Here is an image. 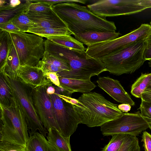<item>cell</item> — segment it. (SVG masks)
<instances>
[{
  "instance_id": "1",
  "label": "cell",
  "mask_w": 151,
  "mask_h": 151,
  "mask_svg": "<svg viewBox=\"0 0 151 151\" xmlns=\"http://www.w3.org/2000/svg\"><path fill=\"white\" fill-rule=\"evenodd\" d=\"M45 51L66 61L70 69V71L57 73L58 76L83 80H91V78L98 76L107 71L99 59L92 58L86 51L73 50L56 44L47 39L44 41Z\"/></svg>"
},
{
  "instance_id": "2",
  "label": "cell",
  "mask_w": 151,
  "mask_h": 151,
  "mask_svg": "<svg viewBox=\"0 0 151 151\" xmlns=\"http://www.w3.org/2000/svg\"><path fill=\"white\" fill-rule=\"evenodd\" d=\"M51 8L73 35L90 31L114 32L116 30L114 22L97 16L86 6L75 3H63Z\"/></svg>"
},
{
  "instance_id": "3",
  "label": "cell",
  "mask_w": 151,
  "mask_h": 151,
  "mask_svg": "<svg viewBox=\"0 0 151 151\" xmlns=\"http://www.w3.org/2000/svg\"><path fill=\"white\" fill-rule=\"evenodd\" d=\"M74 106L81 124L89 127H101L105 123L119 117L123 112L117 105L106 99L95 92L83 93Z\"/></svg>"
},
{
  "instance_id": "4",
  "label": "cell",
  "mask_w": 151,
  "mask_h": 151,
  "mask_svg": "<svg viewBox=\"0 0 151 151\" xmlns=\"http://www.w3.org/2000/svg\"><path fill=\"white\" fill-rule=\"evenodd\" d=\"M0 141L26 147L29 138L27 125L20 104L14 95L10 106L0 104Z\"/></svg>"
},
{
  "instance_id": "5",
  "label": "cell",
  "mask_w": 151,
  "mask_h": 151,
  "mask_svg": "<svg viewBox=\"0 0 151 151\" xmlns=\"http://www.w3.org/2000/svg\"><path fill=\"white\" fill-rule=\"evenodd\" d=\"M146 47L145 40L139 41L99 59L111 74L116 76L131 74L145 61L143 54Z\"/></svg>"
},
{
  "instance_id": "6",
  "label": "cell",
  "mask_w": 151,
  "mask_h": 151,
  "mask_svg": "<svg viewBox=\"0 0 151 151\" xmlns=\"http://www.w3.org/2000/svg\"><path fill=\"white\" fill-rule=\"evenodd\" d=\"M4 76L15 96L18 100L26 119L29 134L38 130L47 137V131L42 124L34 105L32 95V88L24 83L17 77L14 78L4 72Z\"/></svg>"
},
{
  "instance_id": "7",
  "label": "cell",
  "mask_w": 151,
  "mask_h": 151,
  "mask_svg": "<svg viewBox=\"0 0 151 151\" xmlns=\"http://www.w3.org/2000/svg\"><path fill=\"white\" fill-rule=\"evenodd\" d=\"M16 49L21 65L35 66L43 58L44 41L39 36L20 31L8 32Z\"/></svg>"
},
{
  "instance_id": "8",
  "label": "cell",
  "mask_w": 151,
  "mask_h": 151,
  "mask_svg": "<svg viewBox=\"0 0 151 151\" xmlns=\"http://www.w3.org/2000/svg\"><path fill=\"white\" fill-rule=\"evenodd\" d=\"M151 30L150 24H142L138 28L124 35L88 46L86 52L91 57L99 59L121 50L135 42L145 40Z\"/></svg>"
},
{
  "instance_id": "9",
  "label": "cell",
  "mask_w": 151,
  "mask_h": 151,
  "mask_svg": "<svg viewBox=\"0 0 151 151\" xmlns=\"http://www.w3.org/2000/svg\"><path fill=\"white\" fill-rule=\"evenodd\" d=\"M55 93L49 95L52 103L57 130L64 137L70 138L81 124L79 116L74 106L58 96L57 86Z\"/></svg>"
},
{
  "instance_id": "10",
  "label": "cell",
  "mask_w": 151,
  "mask_h": 151,
  "mask_svg": "<svg viewBox=\"0 0 151 151\" xmlns=\"http://www.w3.org/2000/svg\"><path fill=\"white\" fill-rule=\"evenodd\" d=\"M100 127L104 136L124 134L137 136L149 128L139 111L134 113L123 112L118 118L105 123Z\"/></svg>"
},
{
  "instance_id": "11",
  "label": "cell",
  "mask_w": 151,
  "mask_h": 151,
  "mask_svg": "<svg viewBox=\"0 0 151 151\" xmlns=\"http://www.w3.org/2000/svg\"><path fill=\"white\" fill-rule=\"evenodd\" d=\"M87 7L94 14L101 17L130 15L146 9L139 0H100Z\"/></svg>"
},
{
  "instance_id": "12",
  "label": "cell",
  "mask_w": 151,
  "mask_h": 151,
  "mask_svg": "<svg viewBox=\"0 0 151 151\" xmlns=\"http://www.w3.org/2000/svg\"><path fill=\"white\" fill-rule=\"evenodd\" d=\"M50 85L32 87V98L37 113L44 127L47 130L51 128L57 130L52 103L46 92Z\"/></svg>"
},
{
  "instance_id": "13",
  "label": "cell",
  "mask_w": 151,
  "mask_h": 151,
  "mask_svg": "<svg viewBox=\"0 0 151 151\" xmlns=\"http://www.w3.org/2000/svg\"><path fill=\"white\" fill-rule=\"evenodd\" d=\"M96 83L99 87L116 101L132 106L135 105L134 101L118 80L108 76L102 77L98 78Z\"/></svg>"
},
{
  "instance_id": "14",
  "label": "cell",
  "mask_w": 151,
  "mask_h": 151,
  "mask_svg": "<svg viewBox=\"0 0 151 151\" xmlns=\"http://www.w3.org/2000/svg\"><path fill=\"white\" fill-rule=\"evenodd\" d=\"M17 76L24 83L33 88L53 84L36 66L20 65Z\"/></svg>"
},
{
  "instance_id": "15",
  "label": "cell",
  "mask_w": 151,
  "mask_h": 151,
  "mask_svg": "<svg viewBox=\"0 0 151 151\" xmlns=\"http://www.w3.org/2000/svg\"><path fill=\"white\" fill-rule=\"evenodd\" d=\"M27 15L39 27L44 28H68L66 24L52 9L50 11L41 12L28 11Z\"/></svg>"
},
{
  "instance_id": "16",
  "label": "cell",
  "mask_w": 151,
  "mask_h": 151,
  "mask_svg": "<svg viewBox=\"0 0 151 151\" xmlns=\"http://www.w3.org/2000/svg\"><path fill=\"white\" fill-rule=\"evenodd\" d=\"M121 35L119 32L90 31L75 34L74 36L76 39L88 46L115 39Z\"/></svg>"
},
{
  "instance_id": "17",
  "label": "cell",
  "mask_w": 151,
  "mask_h": 151,
  "mask_svg": "<svg viewBox=\"0 0 151 151\" xmlns=\"http://www.w3.org/2000/svg\"><path fill=\"white\" fill-rule=\"evenodd\" d=\"M60 87L72 94L75 92L83 93L90 92L96 87L91 80H83L58 76Z\"/></svg>"
},
{
  "instance_id": "18",
  "label": "cell",
  "mask_w": 151,
  "mask_h": 151,
  "mask_svg": "<svg viewBox=\"0 0 151 151\" xmlns=\"http://www.w3.org/2000/svg\"><path fill=\"white\" fill-rule=\"evenodd\" d=\"M26 149L27 151H59L48 142L44 135L38 132L29 134Z\"/></svg>"
},
{
  "instance_id": "19",
  "label": "cell",
  "mask_w": 151,
  "mask_h": 151,
  "mask_svg": "<svg viewBox=\"0 0 151 151\" xmlns=\"http://www.w3.org/2000/svg\"><path fill=\"white\" fill-rule=\"evenodd\" d=\"M31 1L26 0L19 5L14 7L10 6L8 2L0 6V24L10 20L17 15L26 10Z\"/></svg>"
},
{
  "instance_id": "20",
  "label": "cell",
  "mask_w": 151,
  "mask_h": 151,
  "mask_svg": "<svg viewBox=\"0 0 151 151\" xmlns=\"http://www.w3.org/2000/svg\"><path fill=\"white\" fill-rule=\"evenodd\" d=\"M47 136L48 142L59 151H72L70 144V138L63 137L54 128L48 130Z\"/></svg>"
},
{
  "instance_id": "21",
  "label": "cell",
  "mask_w": 151,
  "mask_h": 151,
  "mask_svg": "<svg viewBox=\"0 0 151 151\" xmlns=\"http://www.w3.org/2000/svg\"><path fill=\"white\" fill-rule=\"evenodd\" d=\"M45 38L56 44L73 50L81 51H86V50L83 43L71 35H53L48 36Z\"/></svg>"
},
{
  "instance_id": "22",
  "label": "cell",
  "mask_w": 151,
  "mask_h": 151,
  "mask_svg": "<svg viewBox=\"0 0 151 151\" xmlns=\"http://www.w3.org/2000/svg\"><path fill=\"white\" fill-rule=\"evenodd\" d=\"M19 58L15 47L13 45L10 50L7 56L5 64L0 73L4 72L11 76L16 78L20 66Z\"/></svg>"
},
{
  "instance_id": "23",
  "label": "cell",
  "mask_w": 151,
  "mask_h": 151,
  "mask_svg": "<svg viewBox=\"0 0 151 151\" xmlns=\"http://www.w3.org/2000/svg\"><path fill=\"white\" fill-rule=\"evenodd\" d=\"M13 42L9 33L0 30V71L3 68Z\"/></svg>"
},
{
  "instance_id": "24",
  "label": "cell",
  "mask_w": 151,
  "mask_h": 151,
  "mask_svg": "<svg viewBox=\"0 0 151 151\" xmlns=\"http://www.w3.org/2000/svg\"><path fill=\"white\" fill-rule=\"evenodd\" d=\"M27 32L37 35L42 38L56 35H73V33L68 28H44L39 26L30 29Z\"/></svg>"
},
{
  "instance_id": "25",
  "label": "cell",
  "mask_w": 151,
  "mask_h": 151,
  "mask_svg": "<svg viewBox=\"0 0 151 151\" xmlns=\"http://www.w3.org/2000/svg\"><path fill=\"white\" fill-rule=\"evenodd\" d=\"M28 11V10L24 11L10 20L22 32H27L30 29L38 26L29 18Z\"/></svg>"
},
{
  "instance_id": "26",
  "label": "cell",
  "mask_w": 151,
  "mask_h": 151,
  "mask_svg": "<svg viewBox=\"0 0 151 151\" xmlns=\"http://www.w3.org/2000/svg\"><path fill=\"white\" fill-rule=\"evenodd\" d=\"M151 80V73H142L132 86L131 94L136 98H141L142 94L146 89Z\"/></svg>"
},
{
  "instance_id": "27",
  "label": "cell",
  "mask_w": 151,
  "mask_h": 151,
  "mask_svg": "<svg viewBox=\"0 0 151 151\" xmlns=\"http://www.w3.org/2000/svg\"><path fill=\"white\" fill-rule=\"evenodd\" d=\"M14 96L13 92L2 74L0 76V104L10 106Z\"/></svg>"
},
{
  "instance_id": "28",
  "label": "cell",
  "mask_w": 151,
  "mask_h": 151,
  "mask_svg": "<svg viewBox=\"0 0 151 151\" xmlns=\"http://www.w3.org/2000/svg\"><path fill=\"white\" fill-rule=\"evenodd\" d=\"M127 135L120 134L112 135L111 140L101 151H118Z\"/></svg>"
},
{
  "instance_id": "29",
  "label": "cell",
  "mask_w": 151,
  "mask_h": 151,
  "mask_svg": "<svg viewBox=\"0 0 151 151\" xmlns=\"http://www.w3.org/2000/svg\"><path fill=\"white\" fill-rule=\"evenodd\" d=\"M41 60L52 64L64 71H70V67L66 61L58 57L49 54L45 51Z\"/></svg>"
},
{
  "instance_id": "30",
  "label": "cell",
  "mask_w": 151,
  "mask_h": 151,
  "mask_svg": "<svg viewBox=\"0 0 151 151\" xmlns=\"http://www.w3.org/2000/svg\"><path fill=\"white\" fill-rule=\"evenodd\" d=\"M118 151H140L137 136L128 134Z\"/></svg>"
},
{
  "instance_id": "31",
  "label": "cell",
  "mask_w": 151,
  "mask_h": 151,
  "mask_svg": "<svg viewBox=\"0 0 151 151\" xmlns=\"http://www.w3.org/2000/svg\"><path fill=\"white\" fill-rule=\"evenodd\" d=\"M143 118L147 123L151 129V102L141 99L139 108Z\"/></svg>"
},
{
  "instance_id": "32",
  "label": "cell",
  "mask_w": 151,
  "mask_h": 151,
  "mask_svg": "<svg viewBox=\"0 0 151 151\" xmlns=\"http://www.w3.org/2000/svg\"><path fill=\"white\" fill-rule=\"evenodd\" d=\"M36 66L40 69L45 75L49 73L56 72L64 71L62 69L52 64L40 60Z\"/></svg>"
},
{
  "instance_id": "33",
  "label": "cell",
  "mask_w": 151,
  "mask_h": 151,
  "mask_svg": "<svg viewBox=\"0 0 151 151\" xmlns=\"http://www.w3.org/2000/svg\"><path fill=\"white\" fill-rule=\"evenodd\" d=\"M51 9V6L47 4L41 2H31L28 6V10L29 12H41L48 11Z\"/></svg>"
},
{
  "instance_id": "34",
  "label": "cell",
  "mask_w": 151,
  "mask_h": 151,
  "mask_svg": "<svg viewBox=\"0 0 151 151\" xmlns=\"http://www.w3.org/2000/svg\"><path fill=\"white\" fill-rule=\"evenodd\" d=\"M0 151H27L26 147L4 141H0Z\"/></svg>"
},
{
  "instance_id": "35",
  "label": "cell",
  "mask_w": 151,
  "mask_h": 151,
  "mask_svg": "<svg viewBox=\"0 0 151 151\" xmlns=\"http://www.w3.org/2000/svg\"><path fill=\"white\" fill-rule=\"evenodd\" d=\"M30 1L32 2H38L45 3L51 6L63 3H78L85 4L86 2V1L85 0H32Z\"/></svg>"
},
{
  "instance_id": "36",
  "label": "cell",
  "mask_w": 151,
  "mask_h": 151,
  "mask_svg": "<svg viewBox=\"0 0 151 151\" xmlns=\"http://www.w3.org/2000/svg\"><path fill=\"white\" fill-rule=\"evenodd\" d=\"M0 30L8 32L20 31V29L10 20L0 24Z\"/></svg>"
},
{
  "instance_id": "37",
  "label": "cell",
  "mask_w": 151,
  "mask_h": 151,
  "mask_svg": "<svg viewBox=\"0 0 151 151\" xmlns=\"http://www.w3.org/2000/svg\"><path fill=\"white\" fill-rule=\"evenodd\" d=\"M142 141L145 151H151V134L144 131L142 136Z\"/></svg>"
},
{
  "instance_id": "38",
  "label": "cell",
  "mask_w": 151,
  "mask_h": 151,
  "mask_svg": "<svg viewBox=\"0 0 151 151\" xmlns=\"http://www.w3.org/2000/svg\"><path fill=\"white\" fill-rule=\"evenodd\" d=\"M45 76L47 79L50 80L55 86L58 87H60V81L57 73H47L45 75Z\"/></svg>"
},
{
  "instance_id": "39",
  "label": "cell",
  "mask_w": 151,
  "mask_h": 151,
  "mask_svg": "<svg viewBox=\"0 0 151 151\" xmlns=\"http://www.w3.org/2000/svg\"><path fill=\"white\" fill-rule=\"evenodd\" d=\"M141 99L151 102V91L145 90L142 94Z\"/></svg>"
},
{
  "instance_id": "40",
  "label": "cell",
  "mask_w": 151,
  "mask_h": 151,
  "mask_svg": "<svg viewBox=\"0 0 151 151\" xmlns=\"http://www.w3.org/2000/svg\"><path fill=\"white\" fill-rule=\"evenodd\" d=\"M119 109L122 112L127 113L131 110V106L127 104H122L118 105Z\"/></svg>"
},
{
  "instance_id": "41",
  "label": "cell",
  "mask_w": 151,
  "mask_h": 151,
  "mask_svg": "<svg viewBox=\"0 0 151 151\" xmlns=\"http://www.w3.org/2000/svg\"><path fill=\"white\" fill-rule=\"evenodd\" d=\"M143 55L145 61L151 60V47H146L144 52Z\"/></svg>"
},
{
  "instance_id": "42",
  "label": "cell",
  "mask_w": 151,
  "mask_h": 151,
  "mask_svg": "<svg viewBox=\"0 0 151 151\" xmlns=\"http://www.w3.org/2000/svg\"><path fill=\"white\" fill-rule=\"evenodd\" d=\"M140 4L146 9L151 8V0H139Z\"/></svg>"
},
{
  "instance_id": "43",
  "label": "cell",
  "mask_w": 151,
  "mask_h": 151,
  "mask_svg": "<svg viewBox=\"0 0 151 151\" xmlns=\"http://www.w3.org/2000/svg\"><path fill=\"white\" fill-rule=\"evenodd\" d=\"M55 89L54 86H52V84L49 85L47 89L46 92L49 95H52L55 93Z\"/></svg>"
},
{
  "instance_id": "44",
  "label": "cell",
  "mask_w": 151,
  "mask_h": 151,
  "mask_svg": "<svg viewBox=\"0 0 151 151\" xmlns=\"http://www.w3.org/2000/svg\"><path fill=\"white\" fill-rule=\"evenodd\" d=\"M8 3L10 6L14 7L19 5L22 3L21 1L19 0H10L9 1Z\"/></svg>"
},
{
  "instance_id": "45",
  "label": "cell",
  "mask_w": 151,
  "mask_h": 151,
  "mask_svg": "<svg viewBox=\"0 0 151 151\" xmlns=\"http://www.w3.org/2000/svg\"><path fill=\"white\" fill-rule=\"evenodd\" d=\"M146 43V48L151 47V30L147 37L145 40Z\"/></svg>"
},
{
  "instance_id": "46",
  "label": "cell",
  "mask_w": 151,
  "mask_h": 151,
  "mask_svg": "<svg viewBox=\"0 0 151 151\" xmlns=\"http://www.w3.org/2000/svg\"><path fill=\"white\" fill-rule=\"evenodd\" d=\"M146 90L151 91V80Z\"/></svg>"
},
{
  "instance_id": "47",
  "label": "cell",
  "mask_w": 151,
  "mask_h": 151,
  "mask_svg": "<svg viewBox=\"0 0 151 151\" xmlns=\"http://www.w3.org/2000/svg\"><path fill=\"white\" fill-rule=\"evenodd\" d=\"M149 62L148 64V65L149 67H151V60H149Z\"/></svg>"
},
{
  "instance_id": "48",
  "label": "cell",
  "mask_w": 151,
  "mask_h": 151,
  "mask_svg": "<svg viewBox=\"0 0 151 151\" xmlns=\"http://www.w3.org/2000/svg\"><path fill=\"white\" fill-rule=\"evenodd\" d=\"M150 25H151V21L150 22Z\"/></svg>"
},
{
  "instance_id": "49",
  "label": "cell",
  "mask_w": 151,
  "mask_h": 151,
  "mask_svg": "<svg viewBox=\"0 0 151 151\" xmlns=\"http://www.w3.org/2000/svg\"></svg>"
}]
</instances>
